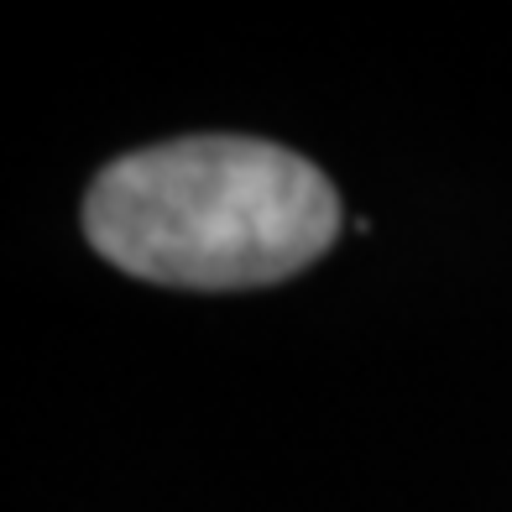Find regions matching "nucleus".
Instances as JSON below:
<instances>
[{
    "label": "nucleus",
    "instance_id": "obj_1",
    "mask_svg": "<svg viewBox=\"0 0 512 512\" xmlns=\"http://www.w3.org/2000/svg\"><path fill=\"white\" fill-rule=\"evenodd\" d=\"M84 230L105 262L168 288H262L330 251L340 199L314 162L256 136H183L95 178Z\"/></svg>",
    "mask_w": 512,
    "mask_h": 512
}]
</instances>
